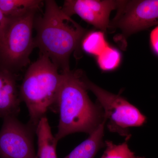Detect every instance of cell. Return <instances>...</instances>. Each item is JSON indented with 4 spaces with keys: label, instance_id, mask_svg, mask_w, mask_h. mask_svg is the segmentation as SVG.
<instances>
[{
    "label": "cell",
    "instance_id": "cell-14",
    "mask_svg": "<svg viewBox=\"0 0 158 158\" xmlns=\"http://www.w3.org/2000/svg\"><path fill=\"white\" fill-rule=\"evenodd\" d=\"M121 59L120 52L116 48L108 46L100 55L98 56V64L102 70H112L118 67Z\"/></svg>",
    "mask_w": 158,
    "mask_h": 158
},
{
    "label": "cell",
    "instance_id": "cell-10",
    "mask_svg": "<svg viewBox=\"0 0 158 158\" xmlns=\"http://www.w3.org/2000/svg\"><path fill=\"white\" fill-rule=\"evenodd\" d=\"M38 151L37 158H57L56 145L58 141L52 133L46 116L40 120L36 127Z\"/></svg>",
    "mask_w": 158,
    "mask_h": 158
},
{
    "label": "cell",
    "instance_id": "cell-15",
    "mask_svg": "<svg viewBox=\"0 0 158 158\" xmlns=\"http://www.w3.org/2000/svg\"><path fill=\"white\" fill-rule=\"evenodd\" d=\"M105 143L106 149L101 158H145L136 156L130 149L127 141L119 144L109 141Z\"/></svg>",
    "mask_w": 158,
    "mask_h": 158
},
{
    "label": "cell",
    "instance_id": "cell-7",
    "mask_svg": "<svg viewBox=\"0 0 158 158\" xmlns=\"http://www.w3.org/2000/svg\"><path fill=\"white\" fill-rule=\"evenodd\" d=\"M0 131V157L2 158H37L34 145L36 127L24 124L15 116L3 118Z\"/></svg>",
    "mask_w": 158,
    "mask_h": 158
},
{
    "label": "cell",
    "instance_id": "cell-9",
    "mask_svg": "<svg viewBox=\"0 0 158 158\" xmlns=\"http://www.w3.org/2000/svg\"><path fill=\"white\" fill-rule=\"evenodd\" d=\"M21 100L15 73L0 68V117H16Z\"/></svg>",
    "mask_w": 158,
    "mask_h": 158
},
{
    "label": "cell",
    "instance_id": "cell-2",
    "mask_svg": "<svg viewBox=\"0 0 158 158\" xmlns=\"http://www.w3.org/2000/svg\"><path fill=\"white\" fill-rule=\"evenodd\" d=\"M55 108L59 114L57 141L77 132L90 135L106 121L99 104L90 100L82 81L80 72H62Z\"/></svg>",
    "mask_w": 158,
    "mask_h": 158
},
{
    "label": "cell",
    "instance_id": "cell-11",
    "mask_svg": "<svg viewBox=\"0 0 158 158\" xmlns=\"http://www.w3.org/2000/svg\"><path fill=\"white\" fill-rule=\"evenodd\" d=\"M105 123L106 121L64 158H94L99 150L104 145L103 139Z\"/></svg>",
    "mask_w": 158,
    "mask_h": 158
},
{
    "label": "cell",
    "instance_id": "cell-16",
    "mask_svg": "<svg viewBox=\"0 0 158 158\" xmlns=\"http://www.w3.org/2000/svg\"><path fill=\"white\" fill-rule=\"evenodd\" d=\"M150 42L153 49L158 55V26L151 33Z\"/></svg>",
    "mask_w": 158,
    "mask_h": 158
},
{
    "label": "cell",
    "instance_id": "cell-12",
    "mask_svg": "<svg viewBox=\"0 0 158 158\" xmlns=\"http://www.w3.org/2000/svg\"><path fill=\"white\" fill-rule=\"evenodd\" d=\"M42 2L40 0H0V10L8 18H16L36 12Z\"/></svg>",
    "mask_w": 158,
    "mask_h": 158
},
{
    "label": "cell",
    "instance_id": "cell-6",
    "mask_svg": "<svg viewBox=\"0 0 158 158\" xmlns=\"http://www.w3.org/2000/svg\"><path fill=\"white\" fill-rule=\"evenodd\" d=\"M158 25V0L121 1L109 29H118L125 36Z\"/></svg>",
    "mask_w": 158,
    "mask_h": 158
},
{
    "label": "cell",
    "instance_id": "cell-1",
    "mask_svg": "<svg viewBox=\"0 0 158 158\" xmlns=\"http://www.w3.org/2000/svg\"><path fill=\"white\" fill-rule=\"evenodd\" d=\"M45 6L43 15L34 20L35 47L62 72L69 71L71 55L81 45L87 31L65 14L55 1H46Z\"/></svg>",
    "mask_w": 158,
    "mask_h": 158
},
{
    "label": "cell",
    "instance_id": "cell-18",
    "mask_svg": "<svg viewBox=\"0 0 158 158\" xmlns=\"http://www.w3.org/2000/svg\"></svg>",
    "mask_w": 158,
    "mask_h": 158
},
{
    "label": "cell",
    "instance_id": "cell-3",
    "mask_svg": "<svg viewBox=\"0 0 158 158\" xmlns=\"http://www.w3.org/2000/svg\"><path fill=\"white\" fill-rule=\"evenodd\" d=\"M59 69L48 57L40 55L26 72L20 98L28 110V123L34 127L49 110L55 108L62 78Z\"/></svg>",
    "mask_w": 158,
    "mask_h": 158
},
{
    "label": "cell",
    "instance_id": "cell-8",
    "mask_svg": "<svg viewBox=\"0 0 158 158\" xmlns=\"http://www.w3.org/2000/svg\"><path fill=\"white\" fill-rule=\"evenodd\" d=\"M121 2L113 0H66L61 9L69 17L77 15L105 32L110 27L111 12L118 9Z\"/></svg>",
    "mask_w": 158,
    "mask_h": 158
},
{
    "label": "cell",
    "instance_id": "cell-5",
    "mask_svg": "<svg viewBox=\"0 0 158 158\" xmlns=\"http://www.w3.org/2000/svg\"><path fill=\"white\" fill-rule=\"evenodd\" d=\"M80 73L87 90L96 97L110 131L127 136V130L129 127L141 126L146 122V116L123 97L104 90L88 80L81 72Z\"/></svg>",
    "mask_w": 158,
    "mask_h": 158
},
{
    "label": "cell",
    "instance_id": "cell-13",
    "mask_svg": "<svg viewBox=\"0 0 158 158\" xmlns=\"http://www.w3.org/2000/svg\"><path fill=\"white\" fill-rule=\"evenodd\" d=\"M109 46L102 31H93L85 35L82 40V47L87 53L97 56Z\"/></svg>",
    "mask_w": 158,
    "mask_h": 158
},
{
    "label": "cell",
    "instance_id": "cell-4",
    "mask_svg": "<svg viewBox=\"0 0 158 158\" xmlns=\"http://www.w3.org/2000/svg\"><path fill=\"white\" fill-rule=\"evenodd\" d=\"M35 12L16 18H9L0 37V68L14 73L27 65L35 47L33 29Z\"/></svg>",
    "mask_w": 158,
    "mask_h": 158
},
{
    "label": "cell",
    "instance_id": "cell-17",
    "mask_svg": "<svg viewBox=\"0 0 158 158\" xmlns=\"http://www.w3.org/2000/svg\"><path fill=\"white\" fill-rule=\"evenodd\" d=\"M9 20V19L5 16L0 10V37L6 30Z\"/></svg>",
    "mask_w": 158,
    "mask_h": 158
}]
</instances>
